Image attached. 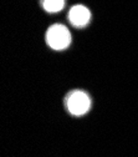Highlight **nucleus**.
Here are the masks:
<instances>
[{
    "label": "nucleus",
    "instance_id": "obj_1",
    "mask_svg": "<svg viewBox=\"0 0 138 157\" xmlns=\"http://www.w3.org/2000/svg\"><path fill=\"white\" fill-rule=\"evenodd\" d=\"M64 107L73 117H81L90 112L92 107V99L85 90H71L64 97Z\"/></svg>",
    "mask_w": 138,
    "mask_h": 157
},
{
    "label": "nucleus",
    "instance_id": "obj_2",
    "mask_svg": "<svg viewBox=\"0 0 138 157\" xmlns=\"http://www.w3.org/2000/svg\"><path fill=\"white\" fill-rule=\"evenodd\" d=\"M45 41L51 50L64 51L70 48L72 43V36L70 30L64 24H52L46 30Z\"/></svg>",
    "mask_w": 138,
    "mask_h": 157
},
{
    "label": "nucleus",
    "instance_id": "obj_3",
    "mask_svg": "<svg viewBox=\"0 0 138 157\" xmlns=\"http://www.w3.org/2000/svg\"><path fill=\"white\" fill-rule=\"evenodd\" d=\"M91 17L92 15L90 9L82 4H76L71 6L67 14L69 23L76 29H84L88 26L91 23Z\"/></svg>",
    "mask_w": 138,
    "mask_h": 157
},
{
    "label": "nucleus",
    "instance_id": "obj_4",
    "mask_svg": "<svg viewBox=\"0 0 138 157\" xmlns=\"http://www.w3.org/2000/svg\"><path fill=\"white\" fill-rule=\"evenodd\" d=\"M39 2L41 8L49 14L60 13L66 5V0H39Z\"/></svg>",
    "mask_w": 138,
    "mask_h": 157
}]
</instances>
